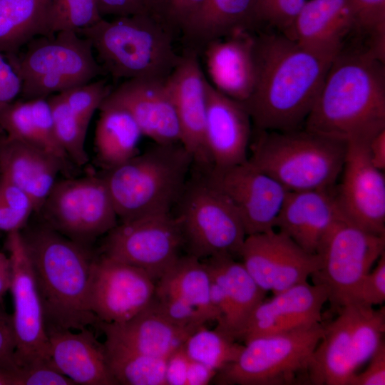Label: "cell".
Masks as SVG:
<instances>
[{
	"label": "cell",
	"instance_id": "obj_15",
	"mask_svg": "<svg viewBox=\"0 0 385 385\" xmlns=\"http://www.w3.org/2000/svg\"><path fill=\"white\" fill-rule=\"evenodd\" d=\"M206 175L238 214L247 235L276 228L289 191L248 160L223 169L210 168Z\"/></svg>",
	"mask_w": 385,
	"mask_h": 385
},
{
	"label": "cell",
	"instance_id": "obj_45",
	"mask_svg": "<svg viewBox=\"0 0 385 385\" xmlns=\"http://www.w3.org/2000/svg\"><path fill=\"white\" fill-rule=\"evenodd\" d=\"M385 301V252L376 262V267L362 279L356 303L374 307Z\"/></svg>",
	"mask_w": 385,
	"mask_h": 385
},
{
	"label": "cell",
	"instance_id": "obj_48",
	"mask_svg": "<svg viewBox=\"0 0 385 385\" xmlns=\"http://www.w3.org/2000/svg\"><path fill=\"white\" fill-rule=\"evenodd\" d=\"M365 370L356 373L348 385H384L385 384V343L383 340L376 351L368 361Z\"/></svg>",
	"mask_w": 385,
	"mask_h": 385
},
{
	"label": "cell",
	"instance_id": "obj_1",
	"mask_svg": "<svg viewBox=\"0 0 385 385\" xmlns=\"http://www.w3.org/2000/svg\"><path fill=\"white\" fill-rule=\"evenodd\" d=\"M256 79L244 103L258 130L302 128L334 58L308 49L282 33L255 37Z\"/></svg>",
	"mask_w": 385,
	"mask_h": 385
},
{
	"label": "cell",
	"instance_id": "obj_14",
	"mask_svg": "<svg viewBox=\"0 0 385 385\" xmlns=\"http://www.w3.org/2000/svg\"><path fill=\"white\" fill-rule=\"evenodd\" d=\"M6 247L12 270L16 364L21 367L51 361L43 306L21 231L7 234Z\"/></svg>",
	"mask_w": 385,
	"mask_h": 385
},
{
	"label": "cell",
	"instance_id": "obj_12",
	"mask_svg": "<svg viewBox=\"0 0 385 385\" xmlns=\"http://www.w3.org/2000/svg\"><path fill=\"white\" fill-rule=\"evenodd\" d=\"M38 213L51 229L89 248L118 224L103 176L57 180Z\"/></svg>",
	"mask_w": 385,
	"mask_h": 385
},
{
	"label": "cell",
	"instance_id": "obj_37",
	"mask_svg": "<svg viewBox=\"0 0 385 385\" xmlns=\"http://www.w3.org/2000/svg\"><path fill=\"white\" fill-rule=\"evenodd\" d=\"M205 325L193 332L183 347L190 359L218 372L237 358L243 345L225 333L216 329H208Z\"/></svg>",
	"mask_w": 385,
	"mask_h": 385
},
{
	"label": "cell",
	"instance_id": "obj_28",
	"mask_svg": "<svg viewBox=\"0 0 385 385\" xmlns=\"http://www.w3.org/2000/svg\"><path fill=\"white\" fill-rule=\"evenodd\" d=\"M67 164L28 143L8 137L0 143V176L31 200L38 212Z\"/></svg>",
	"mask_w": 385,
	"mask_h": 385
},
{
	"label": "cell",
	"instance_id": "obj_16",
	"mask_svg": "<svg viewBox=\"0 0 385 385\" xmlns=\"http://www.w3.org/2000/svg\"><path fill=\"white\" fill-rule=\"evenodd\" d=\"M239 257L256 283L273 294L307 282L320 266L317 254L275 230L247 235Z\"/></svg>",
	"mask_w": 385,
	"mask_h": 385
},
{
	"label": "cell",
	"instance_id": "obj_39",
	"mask_svg": "<svg viewBox=\"0 0 385 385\" xmlns=\"http://www.w3.org/2000/svg\"><path fill=\"white\" fill-rule=\"evenodd\" d=\"M355 14V30L365 37V47L385 60V0H351Z\"/></svg>",
	"mask_w": 385,
	"mask_h": 385
},
{
	"label": "cell",
	"instance_id": "obj_49",
	"mask_svg": "<svg viewBox=\"0 0 385 385\" xmlns=\"http://www.w3.org/2000/svg\"><path fill=\"white\" fill-rule=\"evenodd\" d=\"M190 360L183 346L170 354L165 367L166 385H186Z\"/></svg>",
	"mask_w": 385,
	"mask_h": 385
},
{
	"label": "cell",
	"instance_id": "obj_17",
	"mask_svg": "<svg viewBox=\"0 0 385 385\" xmlns=\"http://www.w3.org/2000/svg\"><path fill=\"white\" fill-rule=\"evenodd\" d=\"M155 281L143 270L100 254L90 277V307L98 322L122 323L152 301Z\"/></svg>",
	"mask_w": 385,
	"mask_h": 385
},
{
	"label": "cell",
	"instance_id": "obj_6",
	"mask_svg": "<svg viewBox=\"0 0 385 385\" xmlns=\"http://www.w3.org/2000/svg\"><path fill=\"white\" fill-rule=\"evenodd\" d=\"M248 161L288 191L328 189L339 179L346 143L304 128L258 130Z\"/></svg>",
	"mask_w": 385,
	"mask_h": 385
},
{
	"label": "cell",
	"instance_id": "obj_41",
	"mask_svg": "<svg viewBox=\"0 0 385 385\" xmlns=\"http://www.w3.org/2000/svg\"><path fill=\"white\" fill-rule=\"evenodd\" d=\"M27 205L25 193L0 177V232L21 231L31 216L26 212Z\"/></svg>",
	"mask_w": 385,
	"mask_h": 385
},
{
	"label": "cell",
	"instance_id": "obj_36",
	"mask_svg": "<svg viewBox=\"0 0 385 385\" xmlns=\"http://www.w3.org/2000/svg\"><path fill=\"white\" fill-rule=\"evenodd\" d=\"M107 363L117 384L166 385L168 358L156 357L104 342Z\"/></svg>",
	"mask_w": 385,
	"mask_h": 385
},
{
	"label": "cell",
	"instance_id": "obj_42",
	"mask_svg": "<svg viewBox=\"0 0 385 385\" xmlns=\"http://www.w3.org/2000/svg\"><path fill=\"white\" fill-rule=\"evenodd\" d=\"M206 0H148V14L172 31L183 32L199 13Z\"/></svg>",
	"mask_w": 385,
	"mask_h": 385
},
{
	"label": "cell",
	"instance_id": "obj_22",
	"mask_svg": "<svg viewBox=\"0 0 385 385\" xmlns=\"http://www.w3.org/2000/svg\"><path fill=\"white\" fill-rule=\"evenodd\" d=\"M251 123L242 102L222 94L208 81L205 141L211 168H227L247 160Z\"/></svg>",
	"mask_w": 385,
	"mask_h": 385
},
{
	"label": "cell",
	"instance_id": "obj_31",
	"mask_svg": "<svg viewBox=\"0 0 385 385\" xmlns=\"http://www.w3.org/2000/svg\"><path fill=\"white\" fill-rule=\"evenodd\" d=\"M94 137L96 155L106 170L114 168L139 153L143 133L125 109L101 105Z\"/></svg>",
	"mask_w": 385,
	"mask_h": 385
},
{
	"label": "cell",
	"instance_id": "obj_8",
	"mask_svg": "<svg viewBox=\"0 0 385 385\" xmlns=\"http://www.w3.org/2000/svg\"><path fill=\"white\" fill-rule=\"evenodd\" d=\"M324 331L322 322L255 337L214 379L221 385L310 384L311 356Z\"/></svg>",
	"mask_w": 385,
	"mask_h": 385
},
{
	"label": "cell",
	"instance_id": "obj_54",
	"mask_svg": "<svg viewBox=\"0 0 385 385\" xmlns=\"http://www.w3.org/2000/svg\"><path fill=\"white\" fill-rule=\"evenodd\" d=\"M0 385H13L10 373L0 370Z\"/></svg>",
	"mask_w": 385,
	"mask_h": 385
},
{
	"label": "cell",
	"instance_id": "obj_9",
	"mask_svg": "<svg viewBox=\"0 0 385 385\" xmlns=\"http://www.w3.org/2000/svg\"><path fill=\"white\" fill-rule=\"evenodd\" d=\"M323 334L310 359L309 384L348 385L376 351L385 331V312L352 303L323 324Z\"/></svg>",
	"mask_w": 385,
	"mask_h": 385
},
{
	"label": "cell",
	"instance_id": "obj_4",
	"mask_svg": "<svg viewBox=\"0 0 385 385\" xmlns=\"http://www.w3.org/2000/svg\"><path fill=\"white\" fill-rule=\"evenodd\" d=\"M172 30L146 14L102 19L77 33L90 41L106 73L115 79H166L180 61Z\"/></svg>",
	"mask_w": 385,
	"mask_h": 385
},
{
	"label": "cell",
	"instance_id": "obj_19",
	"mask_svg": "<svg viewBox=\"0 0 385 385\" xmlns=\"http://www.w3.org/2000/svg\"><path fill=\"white\" fill-rule=\"evenodd\" d=\"M101 105L127 111L143 136L155 143L174 144L181 141L179 120L166 79L125 80L111 91Z\"/></svg>",
	"mask_w": 385,
	"mask_h": 385
},
{
	"label": "cell",
	"instance_id": "obj_23",
	"mask_svg": "<svg viewBox=\"0 0 385 385\" xmlns=\"http://www.w3.org/2000/svg\"><path fill=\"white\" fill-rule=\"evenodd\" d=\"M334 187L289 191L277 217L276 227L307 252L317 254L329 230L338 221L344 219Z\"/></svg>",
	"mask_w": 385,
	"mask_h": 385
},
{
	"label": "cell",
	"instance_id": "obj_26",
	"mask_svg": "<svg viewBox=\"0 0 385 385\" xmlns=\"http://www.w3.org/2000/svg\"><path fill=\"white\" fill-rule=\"evenodd\" d=\"M46 329L50 359L76 385H116L109 370L104 343L86 328Z\"/></svg>",
	"mask_w": 385,
	"mask_h": 385
},
{
	"label": "cell",
	"instance_id": "obj_20",
	"mask_svg": "<svg viewBox=\"0 0 385 385\" xmlns=\"http://www.w3.org/2000/svg\"><path fill=\"white\" fill-rule=\"evenodd\" d=\"M166 83L179 120L180 143L193 163L207 170L212 167L205 141L208 80L194 52L180 56Z\"/></svg>",
	"mask_w": 385,
	"mask_h": 385
},
{
	"label": "cell",
	"instance_id": "obj_25",
	"mask_svg": "<svg viewBox=\"0 0 385 385\" xmlns=\"http://www.w3.org/2000/svg\"><path fill=\"white\" fill-rule=\"evenodd\" d=\"M255 37L239 31L206 44L205 59L211 85L222 94L244 103L256 79Z\"/></svg>",
	"mask_w": 385,
	"mask_h": 385
},
{
	"label": "cell",
	"instance_id": "obj_50",
	"mask_svg": "<svg viewBox=\"0 0 385 385\" xmlns=\"http://www.w3.org/2000/svg\"><path fill=\"white\" fill-rule=\"evenodd\" d=\"M100 11L103 16H126L140 14H148V0H98Z\"/></svg>",
	"mask_w": 385,
	"mask_h": 385
},
{
	"label": "cell",
	"instance_id": "obj_2",
	"mask_svg": "<svg viewBox=\"0 0 385 385\" xmlns=\"http://www.w3.org/2000/svg\"><path fill=\"white\" fill-rule=\"evenodd\" d=\"M304 128L344 142L385 129L384 61L344 48L333 60Z\"/></svg>",
	"mask_w": 385,
	"mask_h": 385
},
{
	"label": "cell",
	"instance_id": "obj_43",
	"mask_svg": "<svg viewBox=\"0 0 385 385\" xmlns=\"http://www.w3.org/2000/svg\"><path fill=\"white\" fill-rule=\"evenodd\" d=\"M307 0H257L259 23L284 33L292 24Z\"/></svg>",
	"mask_w": 385,
	"mask_h": 385
},
{
	"label": "cell",
	"instance_id": "obj_32",
	"mask_svg": "<svg viewBox=\"0 0 385 385\" xmlns=\"http://www.w3.org/2000/svg\"><path fill=\"white\" fill-rule=\"evenodd\" d=\"M257 3V0H206L184 33L191 39L207 43L248 31L259 23Z\"/></svg>",
	"mask_w": 385,
	"mask_h": 385
},
{
	"label": "cell",
	"instance_id": "obj_52",
	"mask_svg": "<svg viewBox=\"0 0 385 385\" xmlns=\"http://www.w3.org/2000/svg\"><path fill=\"white\" fill-rule=\"evenodd\" d=\"M368 154L374 166L385 170V129L375 135L367 144Z\"/></svg>",
	"mask_w": 385,
	"mask_h": 385
},
{
	"label": "cell",
	"instance_id": "obj_24",
	"mask_svg": "<svg viewBox=\"0 0 385 385\" xmlns=\"http://www.w3.org/2000/svg\"><path fill=\"white\" fill-rule=\"evenodd\" d=\"M355 26L351 0H307L282 34L308 49L335 58Z\"/></svg>",
	"mask_w": 385,
	"mask_h": 385
},
{
	"label": "cell",
	"instance_id": "obj_35",
	"mask_svg": "<svg viewBox=\"0 0 385 385\" xmlns=\"http://www.w3.org/2000/svg\"><path fill=\"white\" fill-rule=\"evenodd\" d=\"M47 99L59 144L74 164L85 165L88 161L85 148L86 137L94 113L74 102L66 101L61 93Z\"/></svg>",
	"mask_w": 385,
	"mask_h": 385
},
{
	"label": "cell",
	"instance_id": "obj_29",
	"mask_svg": "<svg viewBox=\"0 0 385 385\" xmlns=\"http://www.w3.org/2000/svg\"><path fill=\"white\" fill-rule=\"evenodd\" d=\"M0 126L6 137L31 145L68 163L69 158L56 135L47 98L13 101L0 112Z\"/></svg>",
	"mask_w": 385,
	"mask_h": 385
},
{
	"label": "cell",
	"instance_id": "obj_10",
	"mask_svg": "<svg viewBox=\"0 0 385 385\" xmlns=\"http://www.w3.org/2000/svg\"><path fill=\"white\" fill-rule=\"evenodd\" d=\"M176 204L175 217L189 255L200 260L240 255L247 236L242 222L206 174L188 181Z\"/></svg>",
	"mask_w": 385,
	"mask_h": 385
},
{
	"label": "cell",
	"instance_id": "obj_38",
	"mask_svg": "<svg viewBox=\"0 0 385 385\" xmlns=\"http://www.w3.org/2000/svg\"><path fill=\"white\" fill-rule=\"evenodd\" d=\"M102 19L98 0H52L49 36L62 31L78 32Z\"/></svg>",
	"mask_w": 385,
	"mask_h": 385
},
{
	"label": "cell",
	"instance_id": "obj_30",
	"mask_svg": "<svg viewBox=\"0 0 385 385\" xmlns=\"http://www.w3.org/2000/svg\"><path fill=\"white\" fill-rule=\"evenodd\" d=\"M217 272L225 288L228 311L216 329L237 341L249 317L261 303L267 292L248 273L242 262L230 256H217L204 260Z\"/></svg>",
	"mask_w": 385,
	"mask_h": 385
},
{
	"label": "cell",
	"instance_id": "obj_11",
	"mask_svg": "<svg viewBox=\"0 0 385 385\" xmlns=\"http://www.w3.org/2000/svg\"><path fill=\"white\" fill-rule=\"evenodd\" d=\"M385 252V235L367 232L343 219L329 230L317 254L319 269L311 276L313 284L324 286L331 310L356 303L364 277Z\"/></svg>",
	"mask_w": 385,
	"mask_h": 385
},
{
	"label": "cell",
	"instance_id": "obj_18",
	"mask_svg": "<svg viewBox=\"0 0 385 385\" xmlns=\"http://www.w3.org/2000/svg\"><path fill=\"white\" fill-rule=\"evenodd\" d=\"M368 142L346 143L335 195L344 220L374 234L385 235V177L371 163Z\"/></svg>",
	"mask_w": 385,
	"mask_h": 385
},
{
	"label": "cell",
	"instance_id": "obj_53",
	"mask_svg": "<svg viewBox=\"0 0 385 385\" xmlns=\"http://www.w3.org/2000/svg\"><path fill=\"white\" fill-rule=\"evenodd\" d=\"M12 277L11 264L9 255L0 252V304L4 297L10 290Z\"/></svg>",
	"mask_w": 385,
	"mask_h": 385
},
{
	"label": "cell",
	"instance_id": "obj_7",
	"mask_svg": "<svg viewBox=\"0 0 385 385\" xmlns=\"http://www.w3.org/2000/svg\"><path fill=\"white\" fill-rule=\"evenodd\" d=\"M26 46L21 56L7 57L20 77L24 99L47 98L106 73L90 41L76 31L39 36Z\"/></svg>",
	"mask_w": 385,
	"mask_h": 385
},
{
	"label": "cell",
	"instance_id": "obj_13",
	"mask_svg": "<svg viewBox=\"0 0 385 385\" xmlns=\"http://www.w3.org/2000/svg\"><path fill=\"white\" fill-rule=\"evenodd\" d=\"M182 232L171 212L121 221L107 234L101 254L137 267L158 281L179 258Z\"/></svg>",
	"mask_w": 385,
	"mask_h": 385
},
{
	"label": "cell",
	"instance_id": "obj_40",
	"mask_svg": "<svg viewBox=\"0 0 385 385\" xmlns=\"http://www.w3.org/2000/svg\"><path fill=\"white\" fill-rule=\"evenodd\" d=\"M153 301L167 319L180 327L195 331L207 322L197 309L176 293L158 284Z\"/></svg>",
	"mask_w": 385,
	"mask_h": 385
},
{
	"label": "cell",
	"instance_id": "obj_34",
	"mask_svg": "<svg viewBox=\"0 0 385 385\" xmlns=\"http://www.w3.org/2000/svg\"><path fill=\"white\" fill-rule=\"evenodd\" d=\"M157 284L176 293L207 322H217L210 298V274L202 260L191 255L180 256Z\"/></svg>",
	"mask_w": 385,
	"mask_h": 385
},
{
	"label": "cell",
	"instance_id": "obj_3",
	"mask_svg": "<svg viewBox=\"0 0 385 385\" xmlns=\"http://www.w3.org/2000/svg\"><path fill=\"white\" fill-rule=\"evenodd\" d=\"M32 266L48 329H98L89 302L91 249L42 221L21 231Z\"/></svg>",
	"mask_w": 385,
	"mask_h": 385
},
{
	"label": "cell",
	"instance_id": "obj_33",
	"mask_svg": "<svg viewBox=\"0 0 385 385\" xmlns=\"http://www.w3.org/2000/svg\"><path fill=\"white\" fill-rule=\"evenodd\" d=\"M52 0H0V52L16 54L33 38L49 36Z\"/></svg>",
	"mask_w": 385,
	"mask_h": 385
},
{
	"label": "cell",
	"instance_id": "obj_5",
	"mask_svg": "<svg viewBox=\"0 0 385 385\" xmlns=\"http://www.w3.org/2000/svg\"><path fill=\"white\" fill-rule=\"evenodd\" d=\"M193 160L180 143L157 144L106 170L103 178L118 218L171 212Z\"/></svg>",
	"mask_w": 385,
	"mask_h": 385
},
{
	"label": "cell",
	"instance_id": "obj_51",
	"mask_svg": "<svg viewBox=\"0 0 385 385\" xmlns=\"http://www.w3.org/2000/svg\"><path fill=\"white\" fill-rule=\"evenodd\" d=\"M217 371L206 365L190 359L186 385H206L216 376Z\"/></svg>",
	"mask_w": 385,
	"mask_h": 385
},
{
	"label": "cell",
	"instance_id": "obj_27",
	"mask_svg": "<svg viewBox=\"0 0 385 385\" xmlns=\"http://www.w3.org/2000/svg\"><path fill=\"white\" fill-rule=\"evenodd\" d=\"M106 342L143 354L168 358L195 331L180 327L167 319L153 299L141 312L122 323L98 322Z\"/></svg>",
	"mask_w": 385,
	"mask_h": 385
},
{
	"label": "cell",
	"instance_id": "obj_47",
	"mask_svg": "<svg viewBox=\"0 0 385 385\" xmlns=\"http://www.w3.org/2000/svg\"><path fill=\"white\" fill-rule=\"evenodd\" d=\"M21 81L16 69L0 52V112L21 94Z\"/></svg>",
	"mask_w": 385,
	"mask_h": 385
},
{
	"label": "cell",
	"instance_id": "obj_46",
	"mask_svg": "<svg viewBox=\"0 0 385 385\" xmlns=\"http://www.w3.org/2000/svg\"><path fill=\"white\" fill-rule=\"evenodd\" d=\"M16 339L12 314L0 304V370L9 373L16 369Z\"/></svg>",
	"mask_w": 385,
	"mask_h": 385
},
{
	"label": "cell",
	"instance_id": "obj_21",
	"mask_svg": "<svg viewBox=\"0 0 385 385\" xmlns=\"http://www.w3.org/2000/svg\"><path fill=\"white\" fill-rule=\"evenodd\" d=\"M328 302L327 289L308 282L296 284L264 299L255 309L237 342L289 332L320 323L322 308Z\"/></svg>",
	"mask_w": 385,
	"mask_h": 385
},
{
	"label": "cell",
	"instance_id": "obj_44",
	"mask_svg": "<svg viewBox=\"0 0 385 385\" xmlns=\"http://www.w3.org/2000/svg\"><path fill=\"white\" fill-rule=\"evenodd\" d=\"M11 374L13 385H76L58 371L51 361L16 367Z\"/></svg>",
	"mask_w": 385,
	"mask_h": 385
}]
</instances>
